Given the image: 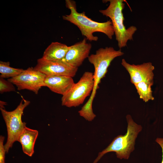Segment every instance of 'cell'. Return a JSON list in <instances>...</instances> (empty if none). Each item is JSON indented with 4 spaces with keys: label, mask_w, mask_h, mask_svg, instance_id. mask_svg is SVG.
Segmentation results:
<instances>
[{
    "label": "cell",
    "mask_w": 163,
    "mask_h": 163,
    "mask_svg": "<svg viewBox=\"0 0 163 163\" xmlns=\"http://www.w3.org/2000/svg\"><path fill=\"white\" fill-rule=\"evenodd\" d=\"M15 89L13 84L4 78H0V93L15 91Z\"/></svg>",
    "instance_id": "cell-16"
},
{
    "label": "cell",
    "mask_w": 163,
    "mask_h": 163,
    "mask_svg": "<svg viewBox=\"0 0 163 163\" xmlns=\"http://www.w3.org/2000/svg\"><path fill=\"white\" fill-rule=\"evenodd\" d=\"M69 46L58 42L52 43L46 49L42 57L48 60H62L65 57Z\"/></svg>",
    "instance_id": "cell-13"
},
{
    "label": "cell",
    "mask_w": 163,
    "mask_h": 163,
    "mask_svg": "<svg viewBox=\"0 0 163 163\" xmlns=\"http://www.w3.org/2000/svg\"><path fill=\"white\" fill-rule=\"evenodd\" d=\"M124 54L121 49L117 50L112 47L101 48L96 50L95 53L89 56V62L94 67V85L92 94H96L99 84L107 72V69L111 62L116 58Z\"/></svg>",
    "instance_id": "cell-5"
},
{
    "label": "cell",
    "mask_w": 163,
    "mask_h": 163,
    "mask_svg": "<svg viewBox=\"0 0 163 163\" xmlns=\"http://www.w3.org/2000/svg\"><path fill=\"white\" fill-rule=\"evenodd\" d=\"M84 38L82 41L69 46L65 57L62 60L71 66L78 68L89 56L91 44Z\"/></svg>",
    "instance_id": "cell-10"
},
{
    "label": "cell",
    "mask_w": 163,
    "mask_h": 163,
    "mask_svg": "<svg viewBox=\"0 0 163 163\" xmlns=\"http://www.w3.org/2000/svg\"><path fill=\"white\" fill-rule=\"evenodd\" d=\"M6 102L0 101V107L4 108V106L6 105Z\"/></svg>",
    "instance_id": "cell-19"
},
{
    "label": "cell",
    "mask_w": 163,
    "mask_h": 163,
    "mask_svg": "<svg viewBox=\"0 0 163 163\" xmlns=\"http://www.w3.org/2000/svg\"><path fill=\"white\" fill-rule=\"evenodd\" d=\"M9 62L0 61V77L2 78H12L17 76L24 70L22 69H17L10 66Z\"/></svg>",
    "instance_id": "cell-15"
},
{
    "label": "cell",
    "mask_w": 163,
    "mask_h": 163,
    "mask_svg": "<svg viewBox=\"0 0 163 163\" xmlns=\"http://www.w3.org/2000/svg\"><path fill=\"white\" fill-rule=\"evenodd\" d=\"M122 65L129 73L131 83L134 85L142 82L148 83L152 85L153 84L154 67L150 62L136 65L130 64L123 59Z\"/></svg>",
    "instance_id": "cell-9"
},
{
    "label": "cell",
    "mask_w": 163,
    "mask_h": 163,
    "mask_svg": "<svg viewBox=\"0 0 163 163\" xmlns=\"http://www.w3.org/2000/svg\"><path fill=\"white\" fill-rule=\"evenodd\" d=\"M110 2L108 7L99 10L104 16L109 18L114 29L116 39L120 49L127 46L129 40H133V36L137 30L135 26L126 28L123 23L124 18L123 11L125 7L123 0H107Z\"/></svg>",
    "instance_id": "cell-3"
},
{
    "label": "cell",
    "mask_w": 163,
    "mask_h": 163,
    "mask_svg": "<svg viewBox=\"0 0 163 163\" xmlns=\"http://www.w3.org/2000/svg\"><path fill=\"white\" fill-rule=\"evenodd\" d=\"M4 136L1 135L0 136V163H5V154L6 152L4 145Z\"/></svg>",
    "instance_id": "cell-17"
},
{
    "label": "cell",
    "mask_w": 163,
    "mask_h": 163,
    "mask_svg": "<svg viewBox=\"0 0 163 163\" xmlns=\"http://www.w3.org/2000/svg\"><path fill=\"white\" fill-rule=\"evenodd\" d=\"M44 83L51 91L62 96L75 84L72 77L63 75L46 76Z\"/></svg>",
    "instance_id": "cell-11"
},
{
    "label": "cell",
    "mask_w": 163,
    "mask_h": 163,
    "mask_svg": "<svg viewBox=\"0 0 163 163\" xmlns=\"http://www.w3.org/2000/svg\"><path fill=\"white\" fill-rule=\"evenodd\" d=\"M46 77L45 74L30 67L8 80L15 85L18 90H28L37 94L40 89L45 86L44 81Z\"/></svg>",
    "instance_id": "cell-7"
},
{
    "label": "cell",
    "mask_w": 163,
    "mask_h": 163,
    "mask_svg": "<svg viewBox=\"0 0 163 163\" xmlns=\"http://www.w3.org/2000/svg\"><path fill=\"white\" fill-rule=\"evenodd\" d=\"M134 85L140 98L144 101L147 102L154 99L151 88L152 85L146 82H142L136 83Z\"/></svg>",
    "instance_id": "cell-14"
},
{
    "label": "cell",
    "mask_w": 163,
    "mask_h": 163,
    "mask_svg": "<svg viewBox=\"0 0 163 163\" xmlns=\"http://www.w3.org/2000/svg\"><path fill=\"white\" fill-rule=\"evenodd\" d=\"M66 6L70 10L69 15L62 16L63 20L67 21L77 26L82 36L89 41H97V36H94L93 33L100 32L105 34L110 39L114 34V29L111 20L104 22H99L88 18L85 12L79 13L77 11L75 2L73 1L66 0Z\"/></svg>",
    "instance_id": "cell-1"
},
{
    "label": "cell",
    "mask_w": 163,
    "mask_h": 163,
    "mask_svg": "<svg viewBox=\"0 0 163 163\" xmlns=\"http://www.w3.org/2000/svg\"><path fill=\"white\" fill-rule=\"evenodd\" d=\"M21 97L22 99L20 103L13 110L8 111L4 108H0L7 129V141L4 145L7 153L8 152L14 142L18 141L19 136L26 127V123L22 120V116L24 109L30 104V102Z\"/></svg>",
    "instance_id": "cell-4"
},
{
    "label": "cell",
    "mask_w": 163,
    "mask_h": 163,
    "mask_svg": "<svg viewBox=\"0 0 163 163\" xmlns=\"http://www.w3.org/2000/svg\"><path fill=\"white\" fill-rule=\"evenodd\" d=\"M34 68L46 76L63 75L72 78L75 76L78 69L62 60H48L42 58L37 59Z\"/></svg>",
    "instance_id": "cell-8"
},
{
    "label": "cell",
    "mask_w": 163,
    "mask_h": 163,
    "mask_svg": "<svg viewBox=\"0 0 163 163\" xmlns=\"http://www.w3.org/2000/svg\"><path fill=\"white\" fill-rule=\"evenodd\" d=\"M155 141L160 146L162 149V159L161 163H163V138H157L156 139Z\"/></svg>",
    "instance_id": "cell-18"
},
{
    "label": "cell",
    "mask_w": 163,
    "mask_h": 163,
    "mask_svg": "<svg viewBox=\"0 0 163 163\" xmlns=\"http://www.w3.org/2000/svg\"><path fill=\"white\" fill-rule=\"evenodd\" d=\"M94 85V74L85 72L79 81L74 84L61 98L62 106L76 107L83 103L92 92Z\"/></svg>",
    "instance_id": "cell-6"
},
{
    "label": "cell",
    "mask_w": 163,
    "mask_h": 163,
    "mask_svg": "<svg viewBox=\"0 0 163 163\" xmlns=\"http://www.w3.org/2000/svg\"><path fill=\"white\" fill-rule=\"evenodd\" d=\"M38 135L37 130L26 127L18 139V141L21 144L23 152L30 157L34 153V146Z\"/></svg>",
    "instance_id": "cell-12"
},
{
    "label": "cell",
    "mask_w": 163,
    "mask_h": 163,
    "mask_svg": "<svg viewBox=\"0 0 163 163\" xmlns=\"http://www.w3.org/2000/svg\"><path fill=\"white\" fill-rule=\"evenodd\" d=\"M126 118L127 123L126 133L115 137L106 148L99 153L93 163H96L104 154L110 152H115L117 157L121 159H128L135 149L136 139L142 128L134 121L130 115H127Z\"/></svg>",
    "instance_id": "cell-2"
}]
</instances>
